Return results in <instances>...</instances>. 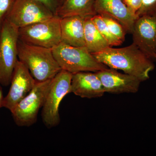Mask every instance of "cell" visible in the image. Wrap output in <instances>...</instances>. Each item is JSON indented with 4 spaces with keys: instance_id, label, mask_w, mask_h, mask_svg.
Returning <instances> with one entry per match:
<instances>
[{
    "instance_id": "3957f363",
    "label": "cell",
    "mask_w": 156,
    "mask_h": 156,
    "mask_svg": "<svg viewBox=\"0 0 156 156\" xmlns=\"http://www.w3.org/2000/svg\"><path fill=\"white\" fill-rule=\"evenodd\" d=\"M52 51L61 69L72 74L96 73L108 68L98 61L86 47H74L61 42Z\"/></svg>"
},
{
    "instance_id": "9c48e42d",
    "label": "cell",
    "mask_w": 156,
    "mask_h": 156,
    "mask_svg": "<svg viewBox=\"0 0 156 156\" xmlns=\"http://www.w3.org/2000/svg\"><path fill=\"white\" fill-rule=\"evenodd\" d=\"M37 82L28 69L18 60L12 75L11 87L8 94L3 98L2 108L12 111L32 90Z\"/></svg>"
},
{
    "instance_id": "cb8c5ba5",
    "label": "cell",
    "mask_w": 156,
    "mask_h": 156,
    "mask_svg": "<svg viewBox=\"0 0 156 156\" xmlns=\"http://www.w3.org/2000/svg\"><path fill=\"white\" fill-rule=\"evenodd\" d=\"M65 1V0H62V3H63V2H64Z\"/></svg>"
},
{
    "instance_id": "ba28073f",
    "label": "cell",
    "mask_w": 156,
    "mask_h": 156,
    "mask_svg": "<svg viewBox=\"0 0 156 156\" xmlns=\"http://www.w3.org/2000/svg\"><path fill=\"white\" fill-rule=\"evenodd\" d=\"M55 14L35 0H16L7 19L20 28L51 18Z\"/></svg>"
},
{
    "instance_id": "7c38bea8",
    "label": "cell",
    "mask_w": 156,
    "mask_h": 156,
    "mask_svg": "<svg viewBox=\"0 0 156 156\" xmlns=\"http://www.w3.org/2000/svg\"><path fill=\"white\" fill-rule=\"evenodd\" d=\"M94 8L96 14L114 18L122 25L127 33L131 34L136 17L123 0H95Z\"/></svg>"
},
{
    "instance_id": "8fae6325",
    "label": "cell",
    "mask_w": 156,
    "mask_h": 156,
    "mask_svg": "<svg viewBox=\"0 0 156 156\" xmlns=\"http://www.w3.org/2000/svg\"><path fill=\"white\" fill-rule=\"evenodd\" d=\"M117 70L108 68L96 72L105 92L112 94L138 92L141 81L134 76Z\"/></svg>"
},
{
    "instance_id": "30bf717a",
    "label": "cell",
    "mask_w": 156,
    "mask_h": 156,
    "mask_svg": "<svg viewBox=\"0 0 156 156\" xmlns=\"http://www.w3.org/2000/svg\"><path fill=\"white\" fill-rule=\"evenodd\" d=\"M133 43L149 58L156 55V14L136 18L133 30Z\"/></svg>"
},
{
    "instance_id": "277c9868",
    "label": "cell",
    "mask_w": 156,
    "mask_h": 156,
    "mask_svg": "<svg viewBox=\"0 0 156 156\" xmlns=\"http://www.w3.org/2000/svg\"><path fill=\"white\" fill-rule=\"evenodd\" d=\"M72 78L71 73L61 70L52 79L42 108V121L48 128L56 127L60 123L59 106L63 98L71 92Z\"/></svg>"
},
{
    "instance_id": "8992f818",
    "label": "cell",
    "mask_w": 156,
    "mask_h": 156,
    "mask_svg": "<svg viewBox=\"0 0 156 156\" xmlns=\"http://www.w3.org/2000/svg\"><path fill=\"white\" fill-rule=\"evenodd\" d=\"M51 80L52 79L37 82L28 95L11 112L14 122L17 126L28 127L36 122L39 111L44 103Z\"/></svg>"
},
{
    "instance_id": "ac0fdd59",
    "label": "cell",
    "mask_w": 156,
    "mask_h": 156,
    "mask_svg": "<svg viewBox=\"0 0 156 156\" xmlns=\"http://www.w3.org/2000/svg\"><path fill=\"white\" fill-rule=\"evenodd\" d=\"M112 34L122 43L126 39L127 31L116 20L106 15H101Z\"/></svg>"
},
{
    "instance_id": "d4e9b609",
    "label": "cell",
    "mask_w": 156,
    "mask_h": 156,
    "mask_svg": "<svg viewBox=\"0 0 156 156\" xmlns=\"http://www.w3.org/2000/svg\"><path fill=\"white\" fill-rule=\"evenodd\" d=\"M155 58H156V57H155Z\"/></svg>"
},
{
    "instance_id": "d6986e66",
    "label": "cell",
    "mask_w": 156,
    "mask_h": 156,
    "mask_svg": "<svg viewBox=\"0 0 156 156\" xmlns=\"http://www.w3.org/2000/svg\"><path fill=\"white\" fill-rule=\"evenodd\" d=\"M156 14V0H141V6L136 12V17Z\"/></svg>"
},
{
    "instance_id": "7a4b0ae2",
    "label": "cell",
    "mask_w": 156,
    "mask_h": 156,
    "mask_svg": "<svg viewBox=\"0 0 156 156\" xmlns=\"http://www.w3.org/2000/svg\"><path fill=\"white\" fill-rule=\"evenodd\" d=\"M18 58L37 82L53 79L61 70L52 49L26 44L18 40Z\"/></svg>"
},
{
    "instance_id": "603a6c76",
    "label": "cell",
    "mask_w": 156,
    "mask_h": 156,
    "mask_svg": "<svg viewBox=\"0 0 156 156\" xmlns=\"http://www.w3.org/2000/svg\"><path fill=\"white\" fill-rule=\"evenodd\" d=\"M4 97L2 89V87L0 86V108H2V101Z\"/></svg>"
},
{
    "instance_id": "6da1fadb",
    "label": "cell",
    "mask_w": 156,
    "mask_h": 156,
    "mask_svg": "<svg viewBox=\"0 0 156 156\" xmlns=\"http://www.w3.org/2000/svg\"><path fill=\"white\" fill-rule=\"evenodd\" d=\"M92 54L109 68L122 71L137 78L141 82L149 79L150 73L155 67L151 58L133 43L122 48L109 47Z\"/></svg>"
},
{
    "instance_id": "52a82bcc",
    "label": "cell",
    "mask_w": 156,
    "mask_h": 156,
    "mask_svg": "<svg viewBox=\"0 0 156 156\" xmlns=\"http://www.w3.org/2000/svg\"><path fill=\"white\" fill-rule=\"evenodd\" d=\"M61 18L50 19L19 28V40L35 46L53 49L61 42Z\"/></svg>"
},
{
    "instance_id": "4fadbf2b",
    "label": "cell",
    "mask_w": 156,
    "mask_h": 156,
    "mask_svg": "<svg viewBox=\"0 0 156 156\" xmlns=\"http://www.w3.org/2000/svg\"><path fill=\"white\" fill-rule=\"evenodd\" d=\"M71 92L82 98L101 97L105 93L96 73L81 72L72 74Z\"/></svg>"
},
{
    "instance_id": "5b68a950",
    "label": "cell",
    "mask_w": 156,
    "mask_h": 156,
    "mask_svg": "<svg viewBox=\"0 0 156 156\" xmlns=\"http://www.w3.org/2000/svg\"><path fill=\"white\" fill-rule=\"evenodd\" d=\"M19 28L6 20L0 30V86L11 83L17 61Z\"/></svg>"
},
{
    "instance_id": "7402d4cb",
    "label": "cell",
    "mask_w": 156,
    "mask_h": 156,
    "mask_svg": "<svg viewBox=\"0 0 156 156\" xmlns=\"http://www.w3.org/2000/svg\"><path fill=\"white\" fill-rule=\"evenodd\" d=\"M123 1L127 8L136 17V12L141 6V0H123Z\"/></svg>"
},
{
    "instance_id": "5bb4252c",
    "label": "cell",
    "mask_w": 156,
    "mask_h": 156,
    "mask_svg": "<svg viewBox=\"0 0 156 156\" xmlns=\"http://www.w3.org/2000/svg\"><path fill=\"white\" fill-rule=\"evenodd\" d=\"M84 19L80 16L61 18V42L74 47H86Z\"/></svg>"
},
{
    "instance_id": "ffe728a7",
    "label": "cell",
    "mask_w": 156,
    "mask_h": 156,
    "mask_svg": "<svg viewBox=\"0 0 156 156\" xmlns=\"http://www.w3.org/2000/svg\"><path fill=\"white\" fill-rule=\"evenodd\" d=\"M16 0H0V30L7 19Z\"/></svg>"
},
{
    "instance_id": "2e32d148",
    "label": "cell",
    "mask_w": 156,
    "mask_h": 156,
    "mask_svg": "<svg viewBox=\"0 0 156 156\" xmlns=\"http://www.w3.org/2000/svg\"><path fill=\"white\" fill-rule=\"evenodd\" d=\"M92 17L84 19V37L86 47L93 54L110 47L92 21Z\"/></svg>"
},
{
    "instance_id": "44dd1931",
    "label": "cell",
    "mask_w": 156,
    "mask_h": 156,
    "mask_svg": "<svg viewBox=\"0 0 156 156\" xmlns=\"http://www.w3.org/2000/svg\"><path fill=\"white\" fill-rule=\"evenodd\" d=\"M47 6L54 14L62 4V0H35Z\"/></svg>"
},
{
    "instance_id": "9a60e30c",
    "label": "cell",
    "mask_w": 156,
    "mask_h": 156,
    "mask_svg": "<svg viewBox=\"0 0 156 156\" xmlns=\"http://www.w3.org/2000/svg\"><path fill=\"white\" fill-rule=\"evenodd\" d=\"M95 0H65L55 15L60 18L80 16L83 18L97 14L94 8Z\"/></svg>"
},
{
    "instance_id": "e0dca14e",
    "label": "cell",
    "mask_w": 156,
    "mask_h": 156,
    "mask_svg": "<svg viewBox=\"0 0 156 156\" xmlns=\"http://www.w3.org/2000/svg\"><path fill=\"white\" fill-rule=\"evenodd\" d=\"M91 18L99 32L106 40L110 47L119 46L122 44V42L112 34L101 15L97 14Z\"/></svg>"
}]
</instances>
